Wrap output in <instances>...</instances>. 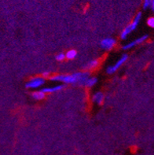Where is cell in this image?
<instances>
[{"label": "cell", "instance_id": "1", "mask_svg": "<svg viewBox=\"0 0 154 155\" xmlns=\"http://www.w3.org/2000/svg\"><path fill=\"white\" fill-rule=\"evenodd\" d=\"M79 77L80 73H75L72 75H58L51 78V81H62L64 83H70V84H75L79 82Z\"/></svg>", "mask_w": 154, "mask_h": 155}, {"label": "cell", "instance_id": "2", "mask_svg": "<svg viewBox=\"0 0 154 155\" xmlns=\"http://www.w3.org/2000/svg\"><path fill=\"white\" fill-rule=\"evenodd\" d=\"M44 84V80L41 77H35L31 79L29 82L27 83L26 87L28 88H37L39 87L42 86Z\"/></svg>", "mask_w": 154, "mask_h": 155}, {"label": "cell", "instance_id": "3", "mask_svg": "<svg viewBox=\"0 0 154 155\" xmlns=\"http://www.w3.org/2000/svg\"><path fill=\"white\" fill-rule=\"evenodd\" d=\"M127 59V54H124L123 55L122 57L120 58V59L119 61H117L115 65H113V66H110L107 69V73H109V74H112V73H115L116 71L117 70V69H119L120 67L121 66V65H123V63L126 61V60Z\"/></svg>", "mask_w": 154, "mask_h": 155}, {"label": "cell", "instance_id": "4", "mask_svg": "<svg viewBox=\"0 0 154 155\" xmlns=\"http://www.w3.org/2000/svg\"><path fill=\"white\" fill-rule=\"evenodd\" d=\"M116 44V40L112 38H106L102 40L101 42V47L105 50H111L113 47V46Z\"/></svg>", "mask_w": 154, "mask_h": 155}, {"label": "cell", "instance_id": "5", "mask_svg": "<svg viewBox=\"0 0 154 155\" xmlns=\"http://www.w3.org/2000/svg\"><path fill=\"white\" fill-rule=\"evenodd\" d=\"M148 38V35H143V36H142V37L139 38V39H135V41L131 42V43H128V44H127V45H125L124 47H123V50H128L130 49V48H131V47H135V45H137V44H139V43H143V42H144L146 39Z\"/></svg>", "mask_w": 154, "mask_h": 155}, {"label": "cell", "instance_id": "6", "mask_svg": "<svg viewBox=\"0 0 154 155\" xmlns=\"http://www.w3.org/2000/svg\"><path fill=\"white\" fill-rule=\"evenodd\" d=\"M64 87V85H59V86L54 87H46V88L42 89V91L44 93H51V92H55L57 91H61Z\"/></svg>", "mask_w": 154, "mask_h": 155}, {"label": "cell", "instance_id": "7", "mask_svg": "<svg viewBox=\"0 0 154 155\" xmlns=\"http://www.w3.org/2000/svg\"><path fill=\"white\" fill-rule=\"evenodd\" d=\"M141 18H142V13H141V12H139V14H137L136 17H135V20L133 21L132 23L130 25H131V28H132L133 31H134V30L136 28L137 26H138V25H139V21H140V20H141Z\"/></svg>", "mask_w": 154, "mask_h": 155}, {"label": "cell", "instance_id": "8", "mask_svg": "<svg viewBox=\"0 0 154 155\" xmlns=\"http://www.w3.org/2000/svg\"><path fill=\"white\" fill-rule=\"evenodd\" d=\"M93 100H94V102H95L96 103H98V104H102V102H103L104 100L103 94L101 92L96 93L94 95V97H93Z\"/></svg>", "mask_w": 154, "mask_h": 155}, {"label": "cell", "instance_id": "9", "mask_svg": "<svg viewBox=\"0 0 154 155\" xmlns=\"http://www.w3.org/2000/svg\"><path fill=\"white\" fill-rule=\"evenodd\" d=\"M132 31L133 30H132V28H131V25H129L125 28L124 30L122 31V33H121V39H126L127 35H128V34L131 33Z\"/></svg>", "mask_w": 154, "mask_h": 155}, {"label": "cell", "instance_id": "10", "mask_svg": "<svg viewBox=\"0 0 154 155\" xmlns=\"http://www.w3.org/2000/svg\"><path fill=\"white\" fill-rule=\"evenodd\" d=\"M32 97H33L35 99H37V100H40V99H43L44 97H45V93L43 92L42 91H35V92L32 93Z\"/></svg>", "mask_w": 154, "mask_h": 155}, {"label": "cell", "instance_id": "11", "mask_svg": "<svg viewBox=\"0 0 154 155\" xmlns=\"http://www.w3.org/2000/svg\"><path fill=\"white\" fill-rule=\"evenodd\" d=\"M98 61H96V60H93V61L88 62L85 66H84V69H94L95 67L98 66Z\"/></svg>", "mask_w": 154, "mask_h": 155}, {"label": "cell", "instance_id": "12", "mask_svg": "<svg viewBox=\"0 0 154 155\" xmlns=\"http://www.w3.org/2000/svg\"><path fill=\"white\" fill-rule=\"evenodd\" d=\"M97 81H98V80H97V78H95V77L89 78L87 81L85 85H86V86H87V87H92V86H94V85L96 83H97Z\"/></svg>", "mask_w": 154, "mask_h": 155}, {"label": "cell", "instance_id": "13", "mask_svg": "<svg viewBox=\"0 0 154 155\" xmlns=\"http://www.w3.org/2000/svg\"><path fill=\"white\" fill-rule=\"evenodd\" d=\"M76 54H77V53H76V51H74V50H71V51H69L68 53L66 54V58L68 59H73L76 58Z\"/></svg>", "mask_w": 154, "mask_h": 155}, {"label": "cell", "instance_id": "14", "mask_svg": "<svg viewBox=\"0 0 154 155\" xmlns=\"http://www.w3.org/2000/svg\"><path fill=\"white\" fill-rule=\"evenodd\" d=\"M151 2H152V0H145L144 3H143V9L146 10L147 8L151 6Z\"/></svg>", "mask_w": 154, "mask_h": 155}, {"label": "cell", "instance_id": "15", "mask_svg": "<svg viewBox=\"0 0 154 155\" xmlns=\"http://www.w3.org/2000/svg\"><path fill=\"white\" fill-rule=\"evenodd\" d=\"M147 25L149 27L153 28H154V18H149L147 20Z\"/></svg>", "mask_w": 154, "mask_h": 155}, {"label": "cell", "instance_id": "16", "mask_svg": "<svg viewBox=\"0 0 154 155\" xmlns=\"http://www.w3.org/2000/svg\"><path fill=\"white\" fill-rule=\"evenodd\" d=\"M64 58H65V55H64V54H59L57 55L56 59L57 60H58V61H62Z\"/></svg>", "mask_w": 154, "mask_h": 155}, {"label": "cell", "instance_id": "17", "mask_svg": "<svg viewBox=\"0 0 154 155\" xmlns=\"http://www.w3.org/2000/svg\"><path fill=\"white\" fill-rule=\"evenodd\" d=\"M151 9L154 12V0H152V2H151Z\"/></svg>", "mask_w": 154, "mask_h": 155}, {"label": "cell", "instance_id": "18", "mask_svg": "<svg viewBox=\"0 0 154 155\" xmlns=\"http://www.w3.org/2000/svg\"><path fill=\"white\" fill-rule=\"evenodd\" d=\"M43 77H48V76H49V73H47V72H46V73H43Z\"/></svg>", "mask_w": 154, "mask_h": 155}]
</instances>
